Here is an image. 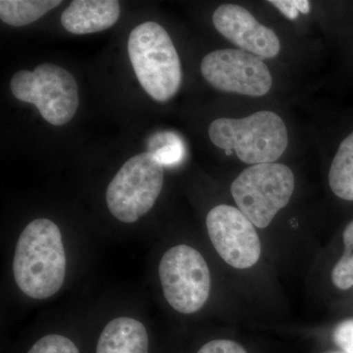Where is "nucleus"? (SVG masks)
I'll return each mask as SVG.
<instances>
[{
	"label": "nucleus",
	"mask_w": 353,
	"mask_h": 353,
	"mask_svg": "<svg viewBox=\"0 0 353 353\" xmlns=\"http://www.w3.org/2000/svg\"><path fill=\"white\" fill-rule=\"evenodd\" d=\"M13 275L18 288L32 299H46L61 289L66 254L54 222L39 218L26 226L16 245Z\"/></svg>",
	"instance_id": "f257e3e1"
},
{
	"label": "nucleus",
	"mask_w": 353,
	"mask_h": 353,
	"mask_svg": "<svg viewBox=\"0 0 353 353\" xmlns=\"http://www.w3.org/2000/svg\"><path fill=\"white\" fill-rule=\"evenodd\" d=\"M128 52L141 87L154 101H168L182 83V66L168 32L155 22L134 28Z\"/></svg>",
	"instance_id": "f03ea898"
},
{
	"label": "nucleus",
	"mask_w": 353,
	"mask_h": 353,
	"mask_svg": "<svg viewBox=\"0 0 353 353\" xmlns=\"http://www.w3.org/2000/svg\"><path fill=\"white\" fill-rule=\"evenodd\" d=\"M209 138L221 150L236 152L241 162L275 163L285 152L289 136L284 121L272 111H259L241 119L219 118L211 123Z\"/></svg>",
	"instance_id": "7ed1b4c3"
},
{
	"label": "nucleus",
	"mask_w": 353,
	"mask_h": 353,
	"mask_svg": "<svg viewBox=\"0 0 353 353\" xmlns=\"http://www.w3.org/2000/svg\"><path fill=\"white\" fill-rule=\"evenodd\" d=\"M294 176L281 163L252 165L231 185L238 208L254 226L264 229L288 205L294 190Z\"/></svg>",
	"instance_id": "20e7f679"
},
{
	"label": "nucleus",
	"mask_w": 353,
	"mask_h": 353,
	"mask_svg": "<svg viewBox=\"0 0 353 353\" xmlns=\"http://www.w3.org/2000/svg\"><path fill=\"white\" fill-rule=\"evenodd\" d=\"M10 87L16 99L36 105L43 119L54 126L67 124L78 109L80 99L75 78L54 64L39 65L32 72H17Z\"/></svg>",
	"instance_id": "39448f33"
},
{
	"label": "nucleus",
	"mask_w": 353,
	"mask_h": 353,
	"mask_svg": "<svg viewBox=\"0 0 353 353\" xmlns=\"http://www.w3.org/2000/svg\"><path fill=\"white\" fill-rule=\"evenodd\" d=\"M163 166L150 152L134 155L114 176L106 190L111 214L131 224L145 215L163 187Z\"/></svg>",
	"instance_id": "423d86ee"
},
{
	"label": "nucleus",
	"mask_w": 353,
	"mask_h": 353,
	"mask_svg": "<svg viewBox=\"0 0 353 353\" xmlns=\"http://www.w3.org/2000/svg\"><path fill=\"white\" fill-rule=\"evenodd\" d=\"M159 277L167 303L178 312L192 314L208 301L210 272L196 248L185 245L169 248L160 261Z\"/></svg>",
	"instance_id": "0eeeda50"
},
{
	"label": "nucleus",
	"mask_w": 353,
	"mask_h": 353,
	"mask_svg": "<svg viewBox=\"0 0 353 353\" xmlns=\"http://www.w3.org/2000/svg\"><path fill=\"white\" fill-rule=\"evenodd\" d=\"M202 76L220 92L246 97H264L270 92L273 79L262 58L241 50H221L202 59Z\"/></svg>",
	"instance_id": "6e6552de"
},
{
	"label": "nucleus",
	"mask_w": 353,
	"mask_h": 353,
	"mask_svg": "<svg viewBox=\"0 0 353 353\" xmlns=\"http://www.w3.org/2000/svg\"><path fill=\"white\" fill-rule=\"evenodd\" d=\"M209 238L226 263L248 269L259 262L261 243L254 225L239 208L221 204L206 217Z\"/></svg>",
	"instance_id": "1a4fd4ad"
},
{
	"label": "nucleus",
	"mask_w": 353,
	"mask_h": 353,
	"mask_svg": "<svg viewBox=\"0 0 353 353\" xmlns=\"http://www.w3.org/2000/svg\"><path fill=\"white\" fill-rule=\"evenodd\" d=\"M212 19L216 30L241 50L266 59L280 53V39L275 32L260 24L243 7L223 4L216 9Z\"/></svg>",
	"instance_id": "9d476101"
},
{
	"label": "nucleus",
	"mask_w": 353,
	"mask_h": 353,
	"mask_svg": "<svg viewBox=\"0 0 353 353\" xmlns=\"http://www.w3.org/2000/svg\"><path fill=\"white\" fill-rule=\"evenodd\" d=\"M119 16L117 0H75L62 13L61 24L71 34H94L112 27Z\"/></svg>",
	"instance_id": "9b49d317"
},
{
	"label": "nucleus",
	"mask_w": 353,
	"mask_h": 353,
	"mask_svg": "<svg viewBox=\"0 0 353 353\" xmlns=\"http://www.w3.org/2000/svg\"><path fill=\"white\" fill-rule=\"evenodd\" d=\"M150 341L145 325L129 317L111 320L97 343V353H148Z\"/></svg>",
	"instance_id": "f8f14e48"
},
{
	"label": "nucleus",
	"mask_w": 353,
	"mask_h": 353,
	"mask_svg": "<svg viewBox=\"0 0 353 353\" xmlns=\"http://www.w3.org/2000/svg\"><path fill=\"white\" fill-rule=\"evenodd\" d=\"M329 185L336 196L353 201V132L341 141L329 172Z\"/></svg>",
	"instance_id": "ddd939ff"
},
{
	"label": "nucleus",
	"mask_w": 353,
	"mask_h": 353,
	"mask_svg": "<svg viewBox=\"0 0 353 353\" xmlns=\"http://www.w3.org/2000/svg\"><path fill=\"white\" fill-rule=\"evenodd\" d=\"M61 3L59 0H1L0 18L13 27H24Z\"/></svg>",
	"instance_id": "4468645a"
},
{
	"label": "nucleus",
	"mask_w": 353,
	"mask_h": 353,
	"mask_svg": "<svg viewBox=\"0 0 353 353\" xmlns=\"http://www.w3.org/2000/svg\"><path fill=\"white\" fill-rule=\"evenodd\" d=\"M148 150L162 166H176L185 157V141L174 132H160L148 141Z\"/></svg>",
	"instance_id": "2eb2a0df"
},
{
	"label": "nucleus",
	"mask_w": 353,
	"mask_h": 353,
	"mask_svg": "<svg viewBox=\"0 0 353 353\" xmlns=\"http://www.w3.org/2000/svg\"><path fill=\"white\" fill-rule=\"evenodd\" d=\"M345 252L334 267L332 280L340 290H348L353 285V221L343 232Z\"/></svg>",
	"instance_id": "dca6fc26"
},
{
	"label": "nucleus",
	"mask_w": 353,
	"mask_h": 353,
	"mask_svg": "<svg viewBox=\"0 0 353 353\" xmlns=\"http://www.w3.org/2000/svg\"><path fill=\"white\" fill-rule=\"evenodd\" d=\"M28 353H80L75 343L61 334H48L37 341Z\"/></svg>",
	"instance_id": "f3484780"
},
{
	"label": "nucleus",
	"mask_w": 353,
	"mask_h": 353,
	"mask_svg": "<svg viewBox=\"0 0 353 353\" xmlns=\"http://www.w3.org/2000/svg\"><path fill=\"white\" fill-rule=\"evenodd\" d=\"M272 6L277 7L285 17L290 20H296L299 13L310 12V2L308 0H271Z\"/></svg>",
	"instance_id": "a211bd4d"
},
{
	"label": "nucleus",
	"mask_w": 353,
	"mask_h": 353,
	"mask_svg": "<svg viewBox=\"0 0 353 353\" xmlns=\"http://www.w3.org/2000/svg\"><path fill=\"white\" fill-rule=\"evenodd\" d=\"M333 340L345 353H353V319L345 320L336 327Z\"/></svg>",
	"instance_id": "6ab92c4d"
},
{
	"label": "nucleus",
	"mask_w": 353,
	"mask_h": 353,
	"mask_svg": "<svg viewBox=\"0 0 353 353\" xmlns=\"http://www.w3.org/2000/svg\"><path fill=\"white\" fill-rule=\"evenodd\" d=\"M197 353H248L240 343L231 340H214L205 343Z\"/></svg>",
	"instance_id": "aec40b11"
},
{
	"label": "nucleus",
	"mask_w": 353,
	"mask_h": 353,
	"mask_svg": "<svg viewBox=\"0 0 353 353\" xmlns=\"http://www.w3.org/2000/svg\"><path fill=\"white\" fill-rule=\"evenodd\" d=\"M329 353H345V352H329Z\"/></svg>",
	"instance_id": "412c9836"
}]
</instances>
